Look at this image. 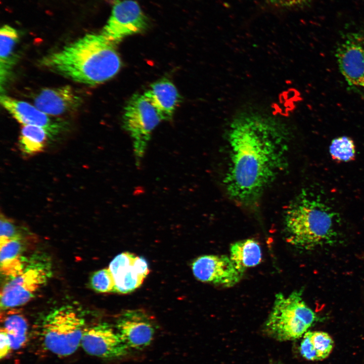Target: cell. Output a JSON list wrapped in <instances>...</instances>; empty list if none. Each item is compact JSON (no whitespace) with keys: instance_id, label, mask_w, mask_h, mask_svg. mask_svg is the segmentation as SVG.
<instances>
[{"instance_id":"obj_17","label":"cell","mask_w":364,"mask_h":364,"mask_svg":"<svg viewBox=\"0 0 364 364\" xmlns=\"http://www.w3.org/2000/svg\"><path fill=\"white\" fill-rule=\"evenodd\" d=\"M23 239L0 238V270L8 280L21 274L27 264L22 254Z\"/></svg>"},{"instance_id":"obj_20","label":"cell","mask_w":364,"mask_h":364,"mask_svg":"<svg viewBox=\"0 0 364 364\" xmlns=\"http://www.w3.org/2000/svg\"><path fill=\"white\" fill-rule=\"evenodd\" d=\"M230 257L237 267L244 272L247 268L255 266L260 263L261 250L255 240L246 239L231 245Z\"/></svg>"},{"instance_id":"obj_12","label":"cell","mask_w":364,"mask_h":364,"mask_svg":"<svg viewBox=\"0 0 364 364\" xmlns=\"http://www.w3.org/2000/svg\"><path fill=\"white\" fill-rule=\"evenodd\" d=\"M116 327L123 342L128 348L136 350L149 346L155 333L152 319L141 309L124 312L117 320Z\"/></svg>"},{"instance_id":"obj_19","label":"cell","mask_w":364,"mask_h":364,"mask_svg":"<svg viewBox=\"0 0 364 364\" xmlns=\"http://www.w3.org/2000/svg\"><path fill=\"white\" fill-rule=\"evenodd\" d=\"M1 328L7 333L12 349L22 348L27 340L28 323L24 316L15 308L1 311Z\"/></svg>"},{"instance_id":"obj_6","label":"cell","mask_w":364,"mask_h":364,"mask_svg":"<svg viewBox=\"0 0 364 364\" xmlns=\"http://www.w3.org/2000/svg\"><path fill=\"white\" fill-rule=\"evenodd\" d=\"M52 267L44 255H35L28 261L23 272L8 280L1 291L2 310L18 307L29 302L48 282Z\"/></svg>"},{"instance_id":"obj_9","label":"cell","mask_w":364,"mask_h":364,"mask_svg":"<svg viewBox=\"0 0 364 364\" xmlns=\"http://www.w3.org/2000/svg\"><path fill=\"white\" fill-rule=\"evenodd\" d=\"M147 25V18L136 2L117 1L101 34L116 44L126 36L142 32Z\"/></svg>"},{"instance_id":"obj_13","label":"cell","mask_w":364,"mask_h":364,"mask_svg":"<svg viewBox=\"0 0 364 364\" xmlns=\"http://www.w3.org/2000/svg\"><path fill=\"white\" fill-rule=\"evenodd\" d=\"M1 103L19 123L41 127L48 132L51 138L59 135L68 128V123L66 121L53 118L26 102L2 94Z\"/></svg>"},{"instance_id":"obj_18","label":"cell","mask_w":364,"mask_h":364,"mask_svg":"<svg viewBox=\"0 0 364 364\" xmlns=\"http://www.w3.org/2000/svg\"><path fill=\"white\" fill-rule=\"evenodd\" d=\"M18 36L16 30L8 25H5L1 28L0 77L2 92L8 82L12 69L16 62L15 47Z\"/></svg>"},{"instance_id":"obj_11","label":"cell","mask_w":364,"mask_h":364,"mask_svg":"<svg viewBox=\"0 0 364 364\" xmlns=\"http://www.w3.org/2000/svg\"><path fill=\"white\" fill-rule=\"evenodd\" d=\"M81 345L87 354L106 359L124 356L128 349L117 331L106 323L85 328Z\"/></svg>"},{"instance_id":"obj_14","label":"cell","mask_w":364,"mask_h":364,"mask_svg":"<svg viewBox=\"0 0 364 364\" xmlns=\"http://www.w3.org/2000/svg\"><path fill=\"white\" fill-rule=\"evenodd\" d=\"M109 268L114 278L117 292L126 294L141 286L150 272L146 260L130 252L117 255Z\"/></svg>"},{"instance_id":"obj_26","label":"cell","mask_w":364,"mask_h":364,"mask_svg":"<svg viewBox=\"0 0 364 364\" xmlns=\"http://www.w3.org/2000/svg\"><path fill=\"white\" fill-rule=\"evenodd\" d=\"M12 349L10 338L7 332L2 328L0 330V358L6 357Z\"/></svg>"},{"instance_id":"obj_15","label":"cell","mask_w":364,"mask_h":364,"mask_svg":"<svg viewBox=\"0 0 364 364\" xmlns=\"http://www.w3.org/2000/svg\"><path fill=\"white\" fill-rule=\"evenodd\" d=\"M81 96L69 85L44 88L36 95L34 106L51 116H58L76 110L81 105Z\"/></svg>"},{"instance_id":"obj_22","label":"cell","mask_w":364,"mask_h":364,"mask_svg":"<svg viewBox=\"0 0 364 364\" xmlns=\"http://www.w3.org/2000/svg\"><path fill=\"white\" fill-rule=\"evenodd\" d=\"M329 152L332 158L336 162H349L355 159V146L350 138L341 136L332 141Z\"/></svg>"},{"instance_id":"obj_27","label":"cell","mask_w":364,"mask_h":364,"mask_svg":"<svg viewBox=\"0 0 364 364\" xmlns=\"http://www.w3.org/2000/svg\"><path fill=\"white\" fill-rule=\"evenodd\" d=\"M308 0H268L271 4L280 7H294L301 5Z\"/></svg>"},{"instance_id":"obj_10","label":"cell","mask_w":364,"mask_h":364,"mask_svg":"<svg viewBox=\"0 0 364 364\" xmlns=\"http://www.w3.org/2000/svg\"><path fill=\"white\" fill-rule=\"evenodd\" d=\"M192 269L198 280L226 287L237 284L244 274L230 256L224 255L201 256L192 262Z\"/></svg>"},{"instance_id":"obj_7","label":"cell","mask_w":364,"mask_h":364,"mask_svg":"<svg viewBox=\"0 0 364 364\" xmlns=\"http://www.w3.org/2000/svg\"><path fill=\"white\" fill-rule=\"evenodd\" d=\"M161 120L156 109L144 95L135 94L127 102L123 116V127L132 140L138 166L144 157L152 131Z\"/></svg>"},{"instance_id":"obj_16","label":"cell","mask_w":364,"mask_h":364,"mask_svg":"<svg viewBox=\"0 0 364 364\" xmlns=\"http://www.w3.org/2000/svg\"><path fill=\"white\" fill-rule=\"evenodd\" d=\"M144 95L156 109L162 120L172 118L181 99L175 85L167 78L153 83Z\"/></svg>"},{"instance_id":"obj_23","label":"cell","mask_w":364,"mask_h":364,"mask_svg":"<svg viewBox=\"0 0 364 364\" xmlns=\"http://www.w3.org/2000/svg\"><path fill=\"white\" fill-rule=\"evenodd\" d=\"M307 334L315 353L317 360L327 358L334 347V341L330 335L323 331H307Z\"/></svg>"},{"instance_id":"obj_3","label":"cell","mask_w":364,"mask_h":364,"mask_svg":"<svg viewBox=\"0 0 364 364\" xmlns=\"http://www.w3.org/2000/svg\"><path fill=\"white\" fill-rule=\"evenodd\" d=\"M336 216L319 198L302 192L290 204L285 213L287 242L305 250L333 243L337 236Z\"/></svg>"},{"instance_id":"obj_24","label":"cell","mask_w":364,"mask_h":364,"mask_svg":"<svg viewBox=\"0 0 364 364\" xmlns=\"http://www.w3.org/2000/svg\"><path fill=\"white\" fill-rule=\"evenodd\" d=\"M89 283L97 292H117L114 278L109 267L94 272L90 277Z\"/></svg>"},{"instance_id":"obj_4","label":"cell","mask_w":364,"mask_h":364,"mask_svg":"<svg viewBox=\"0 0 364 364\" xmlns=\"http://www.w3.org/2000/svg\"><path fill=\"white\" fill-rule=\"evenodd\" d=\"M316 320V314L303 300L301 291L288 296L279 293L275 296L264 330L279 341L295 340L303 336Z\"/></svg>"},{"instance_id":"obj_28","label":"cell","mask_w":364,"mask_h":364,"mask_svg":"<svg viewBox=\"0 0 364 364\" xmlns=\"http://www.w3.org/2000/svg\"><path fill=\"white\" fill-rule=\"evenodd\" d=\"M271 364H275V363H271Z\"/></svg>"},{"instance_id":"obj_8","label":"cell","mask_w":364,"mask_h":364,"mask_svg":"<svg viewBox=\"0 0 364 364\" xmlns=\"http://www.w3.org/2000/svg\"><path fill=\"white\" fill-rule=\"evenodd\" d=\"M335 53L340 73L347 84L364 93V30L344 34Z\"/></svg>"},{"instance_id":"obj_21","label":"cell","mask_w":364,"mask_h":364,"mask_svg":"<svg viewBox=\"0 0 364 364\" xmlns=\"http://www.w3.org/2000/svg\"><path fill=\"white\" fill-rule=\"evenodd\" d=\"M49 138L51 137L44 129L23 125L19 138V149L25 156H34L44 150Z\"/></svg>"},{"instance_id":"obj_1","label":"cell","mask_w":364,"mask_h":364,"mask_svg":"<svg viewBox=\"0 0 364 364\" xmlns=\"http://www.w3.org/2000/svg\"><path fill=\"white\" fill-rule=\"evenodd\" d=\"M230 164L224 183L228 194L245 206L256 204L287 166L286 126L258 111L242 112L230 124Z\"/></svg>"},{"instance_id":"obj_5","label":"cell","mask_w":364,"mask_h":364,"mask_svg":"<svg viewBox=\"0 0 364 364\" xmlns=\"http://www.w3.org/2000/svg\"><path fill=\"white\" fill-rule=\"evenodd\" d=\"M84 325V318L73 306L64 305L54 309L42 323V345L58 356L70 355L81 345Z\"/></svg>"},{"instance_id":"obj_2","label":"cell","mask_w":364,"mask_h":364,"mask_svg":"<svg viewBox=\"0 0 364 364\" xmlns=\"http://www.w3.org/2000/svg\"><path fill=\"white\" fill-rule=\"evenodd\" d=\"M115 45L101 33L87 34L43 57L40 64L74 81L97 85L113 78L120 69L121 59Z\"/></svg>"},{"instance_id":"obj_25","label":"cell","mask_w":364,"mask_h":364,"mask_svg":"<svg viewBox=\"0 0 364 364\" xmlns=\"http://www.w3.org/2000/svg\"><path fill=\"white\" fill-rule=\"evenodd\" d=\"M22 231L20 227L12 218L1 214L0 238L13 239L23 238Z\"/></svg>"}]
</instances>
